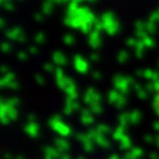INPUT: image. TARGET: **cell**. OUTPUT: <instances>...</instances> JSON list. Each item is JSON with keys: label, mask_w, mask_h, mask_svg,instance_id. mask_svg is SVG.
I'll return each instance as SVG.
<instances>
[{"label": "cell", "mask_w": 159, "mask_h": 159, "mask_svg": "<svg viewBox=\"0 0 159 159\" xmlns=\"http://www.w3.org/2000/svg\"><path fill=\"white\" fill-rule=\"evenodd\" d=\"M156 105H157V108H158V112H159V91H158V94H157V102H156Z\"/></svg>", "instance_id": "1"}]
</instances>
